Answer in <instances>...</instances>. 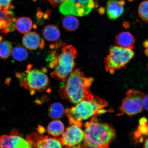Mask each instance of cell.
<instances>
[{
	"instance_id": "2",
	"label": "cell",
	"mask_w": 148,
	"mask_h": 148,
	"mask_svg": "<svg viewBox=\"0 0 148 148\" xmlns=\"http://www.w3.org/2000/svg\"><path fill=\"white\" fill-rule=\"evenodd\" d=\"M108 105L105 99L94 95L91 99L81 101L75 106L66 109L65 113L70 124L81 127L83 120L105 113L112 112V110H103Z\"/></svg>"
},
{
	"instance_id": "11",
	"label": "cell",
	"mask_w": 148,
	"mask_h": 148,
	"mask_svg": "<svg viewBox=\"0 0 148 148\" xmlns=\"http://www.w3.org/2000/svg\"><path fill=\"white\" fill-rule=\"evenodd\" d=\"M28 140L16 134L0 136V148H32Z\"/></svg>"
},
{
	"instance_id": "5",
	"label": "cell",
	"mask_w": 148,
	"mask_h": 148,
	"mask_svg": "<svg viewBox=\"0 0 148 148\" xmlns=\"http://www.w3.org/2000/svg\"><path fill=\"white\" fill-rule=\"evenodd\" d=\"M134 56V51L132 49L116 45L111 46L109 54L104 60L106 71L113 74L116 70L126 67Z\"/></svg>"
},
{
	"instance_id": "7",
	"label": "cell",
	"mask_w": 148,
	"mask_h": 148,
	"mask_svg": "<svg viewBox=\"0 0 148 148\" xmlns=\"http://www.w3.org/2000/svg\"><path fill=\"white\" fill-rule=\"evenodd\" d=\"M126 95L119 108L122 114L133 116L141 112L143 108V100L145 95L144 92L130 90L127 92Z\"/></svg>"
},
{
	"instance_id": "1",
	"label": "cell",
	"mask_w": 148,
	"mask_h": 148,
	"mask_svg": "<svg viewBox=\"0 0 148 148\" xmlns=\"http://www.w3.org/2000/svg\"><path fill=\"white\" fill-rule=\"evenodd\" d=\"M94 79L85 76L80 69L73 70L59 90L61 97L74 104L91 99L94 96L90 91Z\"/></svg>"
},
{
	"instance_id": "14",
	"label": "cell",
	"mask_w": 148,
	"mask_h": 148,
	"mask_svg": "<svg viewBox=\"0 0 148 148\" xmlns=\"http://www.w3.org/2000/svg\"><path fill=\"white\" fill-rule=\"evenodd\" d=\"M135 42L134 37L129 32H122L116 36V43L121 47L134 49Z\"/></svg>"
},
{
	"instance_id": "18",
	"label": "cell",
	"mask_w": 148,
	"mask_h": 148,
	"mask_svg": "<svg viewBox=\"0 0 148 148\" xmlns=\"http://www.w3.org/2000/svg\"><path fill=\"white\" fill-rule=\"evenodd\" d=\"M64 130V124L60 120H56L51 122L48 125L47 131L49 134L55 137L63 134Z\"/></svg>"
},
{
	"instance_id": "3",
	"label": "cell",
	"mask_w": 148,
	"mask_h": 148,
	"mask_svg": "<svg viewBox=\"0 0 148 148\" xmlns=\"http://www.w3.org/2000/svg\"><path fill=\"white\" fill-rule=\"evenodd\" d=\"M84 143L86 145L98 148H108L116 137L115 130L108 123H101L97 118L92 117L85 125Z\"/></svg>"
},
{
	"instance_id": "21",
	"label": "cell",
	"mask_w": 148,
	"mask_h": 148,
	"mask_svg": "<svg viewBox=\"0 0 148 148\" xmlns=\"http://www.w3.org/2000/svg\"><path fill=\"white\" fill-rule=\"evenodd\" d=\"M12 53L13 58L18 61L25 60L28 56V52L26 49L20 46H16L13 49Z\"/></svg>"
},
{
	"instance_id": "33",
	"label": "cell",
	"mask_w": 148,
	"mask_h": 148,
	"mask_svg": "<svg viewBox=\"0 0 148 148\" xmlns=\"http://www.w3.org/2000/svg\"><path fill=\"white\" fill-rule=\"evenodd\" d=\"M144 148H148V138L146 140L144 144Z\"/></svg>"
},
{
	"instance_id": "10",
	"label": "cell",
	"mask_w": 148,
	"mask_h": 148,
	"mask_svg": "<svg viewBox=\"0 0 148 148\" xmlns=\"http://www.w3.org/2000/svg\"><path fill=\"white\" fill-rule=\"evenodd\" d=\"M27 140L32 147L36 148H63L58 140L41 136L36 133H33L29 135Z\"/></svg>"
},
{
	"instance_id": "25",
	"label": "cell",
	"mask_w": 148,
	"mask_h": 148,
	"mask_svg": "<svg viewBox=\"0 0 148 148\" xmlns=\"http://www.w3.org/2000/svg\"><path fill=\"white\" fill-rule=\"evenodd\" d=\"M48 1L52 5L56 6L60 5L66 0H48Z\"/></svg>"
},
{
	"instance_id": "31",
	"label": "cell",
	"mask_w": 148,
	"mask_h": 148,
	"mask_svg": "<svg viewBox=\"0 0 148 148\" xmlns=\"http://www.w3.org/2000/svg\"><path fill=\"white\" fill-rule=\"evenodd\" d=\"M44 130H45V129H44L43 127L41 126L39 127L38 131L40 134L43 133L44 132Z\"/></svg>"
},
{
	"instance_id": "9",
	"label": "cell",
	"mask_w": 148,
	"mask_h": 148,
	"mask_svg": "<svg viewBox=\"0 0 148 148\" xmlns=\"http://www.w3.org/2000/svg\"><path fill=\"white\" fill-rule=\"evenodd\" d=\"M84 137V132L80 127L72 125L66 128L58 140L66 148H81Z\"/></svg>"
},
{
	"instance_id": "32",
	"label": "cell",
	"mask_w": 148,
	"mask_h": 148,
	"mask_svg": "<svg viewBox=\"0 0 148 148\" xmlns=\"http://www.w3.org/2000/svg\"><path fill=\"white\" fill-rule=\"evenodd\" d=\"M143 46L144 47L147 48H148V40H146L143 43Z\"/></svg>"
},
{
	"instance_id": "29",
	"label": "cell",
	"mask_w": 148,
	"mask_h": 148,
	"mask_svg": "<svg viewBox=\"0 0 148 148\" xmlns=\"http://www.w3.org/2000/svg\"><path fill=\"white\" fill-rule=\"evenodd\" d=\"M123 25L125 28L128 29L130 27V24L128 22L124 21L123 23Z\"/></svg>"
},
{
	"instance_id": "34",
	"label": "cell",
	"mask_w": 148,
	"mask_h": 148,
	"mask_svg": "<svg viewBox=\"0 0 148 148\" xmlns=\"http://www.w3.org/2000/svg\"><path fill=\"white\" fill-rule=\"evenodd\" d=\"M144 53H145L146 56L148 57V48H147V49H145V50L144 51Z\"/></svg>"
},
{
	"instance_id": "30",
	"label": "cell",
	"mask_w": 148,
	"mask_h": 148,
	"mask_svg": "<svg viewBox=\"0 0 148 148\" xmlns=\"http://www.w3.org/2000/svg\"><path fill=\"white\" fill-rule=\"evenodd\" d=\"M82 148H98L97 147H91V146H88L84 143L81 145Z\"/></svg>"
},
{
	"instance_id": "35",
	"label": "cell",
	"mask_w": 148,
	"mask_h": 148,
	"mask_svg": "<svg viewBox=\"0 0 148 148\" xmlns=\"http://www.w3.org/2000/svg\"><path fill=\"white\" fill-rule=\"evenodd\" d=\"M147 69L148 70V64H147Z\"/></svg>"
},
{
	"instance_id": "12",
	"label": "cell",
	"mask_w": 148,
	"mask_h": 148,
	"mask_svg": "<svg viewBox=\"0 0 148 148\" xmlns=\"http://www.w3.org/2000/svg\"><path fill=\"white\" fill-rule=\"evenodd\" d=\"M125 4L124 0H109L106 7L107 14L108 18L112 20L119 18L124 11L123 5Z\"/></svg>"
},
{
	"instance_id": "26",
	"label": "cell",
	"mask_w": 148,
	"mask_h": 148,
	"mask_svg": "<svg viewBox=\"0 0 148 148\" xmlns=\"http://www.w3.org/2000/svg\"><path fill=\"white\" fill-rule=\"evenodd\" d=\"M143 107L146 110L148 111V94L144 96L143 100Z\"/></svg>"
},
{
	"instance_id": "27",
	"label": "cell",
	"mask_w": 148,
	"mask_h": 148,
	"mask_svg": "<svg viewBox=\"0 0 148 148\" xmlns=\"http://www.w3.org/2000/svg\"><path fill=\"white\" fill-rule=\"evenodd\" d=\"M8 23L5 20H0V29H3L7 27Z\"/></svg>"
},
{
	"instance_id": "23",
	"label": "cell",
	"mask_w": 148,
	"mask_h": 148,
	"mask_svg": "<svg viewBox=\"0 0 148 148\" xmlns=\"http://www.w3.org/2000/svg\"><path fill=\"white\" fill-rule=\"evenodd\" d=\"M138 14L142 19L148 21V1L142 2L139 6Z\"/></svg>"
},
{
	"instance_id": "4",
	"label": "cell",
	"mask_w": 148,
	"mask_h": 148,
	"mask_svg": "<svg viewBox=\"0 0 148 148\" xmlns=\"http://www.w3.org/2000/svg\"><path fill=\"white\" fill-rule=\"evenodd\" d=\"M77 56L76 49L71 45L64 47L60 55L52 53L48 58L50 62L49 67L54 68L51 73V77L65 82L75 67V60Z\"/></svg>"
},
{
	"instance_id": "6",
	"label": "cell",
	"mask_w": 148,
	"mask_h": 148,
	"mask_svg": "<svg viewBox=\"0 0 148 148\" xmlns=\"http://www.w3.org/2000/svg\"><path fill=\"white\" fill-rule=\"evenodd\" d=\"M19 79L20 84L27 90L42 91L49 86V79L43 71L36 69H27Z\"/></svg>"
},
{
	"instance_id": "8",
	"label": "cell",
	"mask_w": 148,
	"mask_h": 148,
	"mask_svg": "<svg viewBox=\"0 0 148 148\" xmlns=\"http://www.w3.org/2000/svg\"><path fill=\"white\" fill-rule=\"evenodd\" d=\"M95 6L94 0H66L60 5L61 13L82 16L89 13Z\"/></svg>"
},
{
	"instance_id": "28",
	"label": "cell",
	"mask_w": 148,
	"mask_h": 148,
	"mask_svg": "<svg viewBox=\"0 0 148 148\" xmlns=\"http://www.w3.org/2000/svg\"><path fill=\"white\" fill-rule=\"evenodd\" d=\"M139 122V125H146L148 123L147 118L145 117H143L140 118Z\"/></svg>"
},
{
	"instance_id": "16",
	"label": "cell",
	"mask_w": 148,
	"mask_h": 148,
	"mask_svg": "<svg viewBox=\"0 0 148 148\" xmlns=\"http://www.w3.org/2000/svg\"><path fill=\"white\" fill-rule=\"evenodd\" d=\"M15 26L17 30L22 34H26L32 29L33 23L30 18L22 17L16 20Z\"/></svg>"
},
{
	"instance_id": "13",
	"label": "cell",
	"mask_w": 148,
	"mask_h": 148,
	"mask_svg": "<svg viewBox=\"0 0 148 148\" xmlns=\"http://www.w3.org/2000/svg\"><path fill=\"white\" fill-rule=\"evenodd\" d=\"M23 45L26 49L32 50L40 47H44V40L40 38L39 35L36 32H29L25 34L23 39Z\"/></svg>"
},
{
	"instance_id": "15",
	"label": "cell",
	"mask_w": 148,
	"mask_h": 148,
	"mask_svg": "<svg viewBox=\"0 0 148 148\" xmlns=\"http://www.w3.org/2000/svg\"><path fill=\"white\" fill-rule=\"evenodd\" d=\"M42 33L44 38L49 42L57 41L60 36V29L56 26L53 25L46 26L44 27Z\"/></svg>"
},
{
	"instance_id": "22",
	"label": "cell",
	"mask_w": 148,
	"mask_h": 148,
	"mask_svg": "<svg viewBox=\"0 0 148 148\" xmlns=\"http://www.w3.org/2000/svg\"><path fill=\"white\" fill-rule=\"evenodd\" d=\"M148 136V123L144 125H139L137 130L134 132V140L136 142L138 140L143 142V136Z\"/></svg>"
},
{
	"instance_id": "17",
	"label": "cell",
	"mask_w": 148,
	"mask_h": 148,
	"mask_svg": "<svg viewBox=\"0 0 148 148\" xmlns=\"http://www.w3.org/2000/svg\"><path fill=\"white\" fill-rule=\"evenodd\" d=\"M62 25L64 28L69 31H74L78 28L79 26V21L75 16L69 15L63 18Z\"/></svg>"
},
{
	"instance_id": "19",
	"label": "cell",
	"mask_w": 148,
	"mask_h": 148,
	"mask_svg": "<svg viewBox=\"0 0 148 148\" xmlns=\"http://www.w3.org/2000/svg\"><path fill=\"white\" fill-rule=\"evenodd\" d=\"M65 113L62 105L60 103H56L51 104L48 110L49 117L53 119H57L62 117Z\"/></svg>"
},
{
	"instance_id": "24",
	"label": "cell",
	"mask_w": 148,
	"mask_h": 148,
	"mask_svg": "<svg viewBox=\"0 0 148 148\" xmlns=\"http://www.w3.org/2000/svg\"><path fill=\"white\" fill-rule=\"evenodd\" d=\"M13 0H0V10H9L14 8L12 5Z\"/></svg>"
},
{
	"instance_id": "20",
	"label": "cell",
	"mask_w": 148,
	"mask_h": 148,
	"mask_svg": "<svg viewBox=\"0 0 148 148\" xmlns=\"http://www.w3.org/2000/svg\"><path fill=\"white\" fill-rule=\"evenodd\" d=\"M13 49L12 44L10 42L3 40L0 37V58L6 59L9 57Z\"/></svg>"
}]
</instances>
